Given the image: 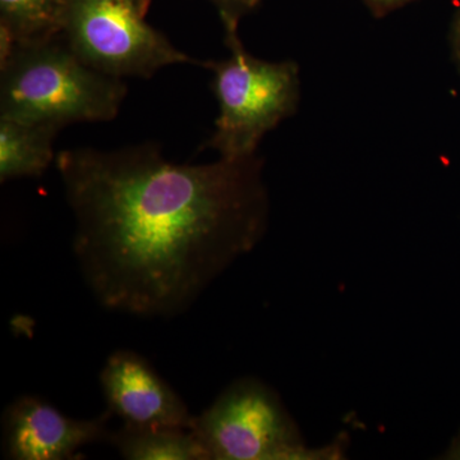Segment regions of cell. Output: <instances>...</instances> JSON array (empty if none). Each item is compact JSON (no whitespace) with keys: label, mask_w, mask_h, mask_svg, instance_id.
<instances>
[{"label":"cell","mask_w":460,"mask_h":460,"mask_svg":"<svg viewBox=\"0 0 460 460\" xmlns=\"http://www.w3.org/2000/svg\"><path fill=\"white\" fill-rule=\"evenodd\" d=\"M68 0H0V31L14 47L59 35Z\"/></svg>","instance_id":"cell-10"},{"label":"cell","mask_w":460,"mask_h":460,"mask_svg":"<svg viewBox=\"0 0 460 460\" xmlns=\"http://www.w3.org/2000/svg\"><path fill=\"white\" fill-rule=\"evenodd\" d=\"M54 162L75 217V261L93 298L114 313L178 316L268 229L257 154L174 164L145 142L63 150Z\"/></svg>","instance_id":"cell-1"},{"label":"cell","mask_w":460,"mask_h":460,"mask_svg":"<svg viewBox=\"0 0 460 460\" xmlns=\"http://www.w3.org/2000/svg\"><path fill=\"white\" fill-rule=\"evenodd\" d=\"M226 44L228 58L202 66L213 72L211 90L219 105L215 131L204 148L239 159L255 155L263 136L296 113L299 72L296 63L251 56L238 31L226 32Z\"/></svg>","instance_id":"cell-3"},{"label":"cell","mask_w":460,"mask_h":460,"mask_svg":"<svg viewBox=\"0 0 460 460\" xmlns=\"http://www.w3.org/2000/svg\"><path fill=\"white\" fill-rule=\"evenodd\" d=\"M56 127L0 119V181L41 177L56 160Z\"/></svg>","instance_id":"cell-8"},{"label":"cell","mask_w":460,"mask_h":460,"mask_svg":"<svg viewBox=\"0 0 460 460\" xmlns=\"http://www.w3.org/2000/svg\"><path fill=\"white\" fill-rule=\"evenodd\" d=\"M151 0H68L60 36L81 60L111 77L150 78L172 65H199L146 22Z\"/></svg>","instance_id":"cell-5"},{"label":"cell","mask_w":460,"mask_h":460,"mask_svg":"<svg viewBox=\"0 0 460 460\" xmlns=\"http://www.w3.org/2000/svg\"><path fill=\"white\" fill-rule=\"evenodd\" d=\"M190 431L208 460H319L344 458V436L323 447H308L279 394L255 377L230 384L196 416Z\"/></svg>","instance_id":"cell-4"},{"label":"cell","mask_w":460,"mask_h":460,"mask_svg":"<svg viewBox=\"0 0 460 460\" xmlns=\"http://www.w3.org/2000/svg\"><path fill=\"white\" fill-rule=\"evenodd\" d=\"M111 416L107 411L95 419H71L40 398L21 396L3 414V454L13 460L75 459L86 445L109 443Z\"/></svg>","instance_id":"cell-6"},{"label":"cell","mask_w":460,"mask_h":460,"mask_svg":"<svg viewBox=\"0 0 460 460\" xmlns=\"http://www.w3.org/2000/svg\"><path fill=\"white\" fill-rule=\"evenodd\" d=\"M219 9L226 32L238 31V23L243 14L259 5L260 0H211Z\"/></svg>","instance_id":"cell-11"},{"label":"cell","mask_w":460,"mask_h":460,"mask_svg":"<svg viewBox=\"0 0 460 460\" xmlns=\"http://www.w3.org/2000/svg\"><path fill=\"white\" fill-rule=\"evenodd\" d=\"M370 2L375 5V7L386 9L395 7V5L408 2V0H370Z\"/></svg>","instance_id":"cell-13"},{"label":"cell","mask_w":460,"mask_h":460,"mask_svg":"<svg viewBox=\"0 0 460 460\" xmlns=\"http://www.w3.org/2000/svg\"><path fill=\"white\" fill-rule=\"evenodd\" d=\"M453 49L454 56L456 58V62L460 66V13L456 18V23H454L453 30Z\"/></svg>","instance_id":"cell-12"},{"label":"cell","mask_w":460,"mask_h":460,"mask_svg":"<svg viewBox=\"0 0 460 460\" xmlns=\"http://www.w3.org/2000/svg\"><path fill=\"white\" fill-rule=\"evenodd\" d=\"M127 95L122 78L84 65L62 36L16 45L0 62V119L60 129L108 122Z\"/></svg>","instance_id":"cell-2"},{"label":"cell","mask_w":460,"mask_h":460,"mask_svg":"<svg viewBox=\"0 0 460 460\" xmlns=\"http://www.w3.org/2000/svg\"><path fill=\"white\" fill-rule=\"evenodd\" d=\"M107 410L133 428L192 429L196 416L141 354L111 353L100 372Z\"/></svg>","instance_id":"cell-7"},{"label":"cell","mask_w":460,"mask_h":460,"mask_svg":"<svg viewBox=\"0 0 460 460\" xmlns=\"http://www.w3.org/2000/svg\"><path fill=\"white\" fill-rule=\"evenodd\" d=\"M109 444L128 460H208L198 438L186 429L123 425L111 431Z\"/></svg>","instance_id":"cell-9"}]
</instances>
